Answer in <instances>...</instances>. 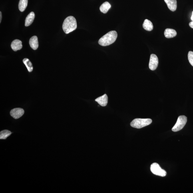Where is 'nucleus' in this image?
Masks as SVG:
<instances>
[{"mask_svg":"<svg viewBox=\"0 0 193 193\" xmlns=\"http://www.w3.org/2000/svg\"><path fill=\"white\" fill-rule=\"evenodd\" d=\"M11 47L14 51H17L21 49L22 48V42L19 39H15L12 42Z\"/></svg>","mask_w":193,"mask_h":193,"instance_id":"obj_8","label":"nucleus"},{"mask_svg":"<svg viewBox=\"0 0 193 193\" xmlns=\"http://www.w3.org/2000/svg\"><path fill=\"white\" fill-rule=\"evenodd\" d=\"M150 170L152 173L156 175L161 177L166 175V171L161 168L159 165L156 163H154L151 165Z\"/></svg>","mask_w":193,"mask_h":193,"instance_id":"obj_5","label":"nucleus"},{"mask_svg":"<svg viewBox=\"0 0 193 193\" xmlns=\"http://www.w3.org/2000/svg\"><path fill=\"white\" fill-rule=\"evenodd\" d=\"M108 96L106 94L98 97L95 100V101L102 106H106L108 103Z\"/></svg>","mask_w":193,"mask_h":193,"instance_id":"obj_9","label":"nucleus"},{"mask_svg":"<svg viewBox=\"0 0 193 193\" xmlns=\"http://www.w3.org/2000/svg\"><path fill=\"white\" fill-rule=\"evenodd\" d=\"M23 62L25 64L28 70V71L31 72L33 71V67L31 61L28 58H25L23 59Z\"/></svg>","mask_w":193,"mask_h":193,"instance_id":"obj_17","label":"nucleus"},{"mask_svg":"<svg viewBox=\"0 0 193 193\" xmlns=\"http://www.w3.org/2000/svg\"><path fill=\"white\" fill-rule=\"evenodd\" d=\"M188 58L189 62L193 67V52L189 51L188 55Z\"/></svg>","mask_w":193,"mask_h":193,"instance_id":"obj_19","label":"nucleus"},{"mask_svg":"<svg viewBox=\"0 0 193 193\" xmlns=\"http://www.w3.org/2000/svg\"><path fill=\"white\" fill-rule=\"evenodd\" d=\"M110 7H111V5L110 3L107 2H106L100 6V10L102 13L105 14L107 12Z\"/></svg>","mask_w":193,"mask_h":193,"instance_id":"obj_15","label":"nucleus"},{"mask_svg":"<svg viewBox=\"0 0 193 193\" xmlns=\"http://www.w3.org/2000/svg\"><path fill=\"white\" fill-rule=\"evenodd\" d=\"M117 37V33L116 31H110L100 38L98 43L103 46H109L114 43Z\"/></svg>","mask_w":193,"mask_h":193,"instance_id":"obj_1","label":"nucleus"},{"mask_svg":"<svg viewBox=\"0 0 193 193\" xmlns=\"http://www.w3.org/2000/svg\"><path fill=\"white\" fill-rule=\"evenodd\" d=\"M189 25L191 28L193 29V21L189 23Z\"/></svg>","mask_w":193,"mask_h":193,"instance_id":"obj_20","label":"nucleus"},{"mask_svg":"<svg viewBox=\"0 0 193 193\" xmlns=\"http://www.w3.org/2000/svg\"><path fill=\"white\" fill-rule=\"evenodd\" d=\"M164 1L171 11L174 12L176 11L177 7L176 0H164Z\"/></svg>","mask_w":193,"mask_h":193,"instance_id":"obj_10","label":"nucleus"},{"mask_svg":"<svg viewBox=\"0 0 193 193\" xmlns=\"http://www.w3.org/2000/svg\"><path fill=\"white\" fill-rule=\"evenodd\" d=\"M29 45L34 50L37 49L39 47V42L38 38L36 36L32 37L29 40Z\"/></svg>","mask_w":193,"mask_h":193,"instance_id":"obj_11","label":"nucleus"},{"mask_svg":"<svg viewBox=\"0 0 193 193\" xmlns=\"http://www.w3.org/2000/svg\"><path fill=\"white\" fill-rule=\"evenodd\" d=\"M187 118L185 116H181L179 117L175 124L172 128L174 132H178L182 130L186 124Z\"/></svg>","mask_w":193,"mask_h":193,"instance_id":"obj_4","label":"nucleus"},{"mask_svg":"<svg viewBox=\"0 0 193 193\" xmlns=\"http://www.w3.org/2000/svg\"><path fill=\"white\" fill-rule=\"evenodd\" d=\"M158 64V59L157 56L154 54L151 55L149 67L152 71H154L157 68Z\"/></svg>","mask_w":193,"mask_h":193,"instance_id":"obj_6","label":"nucleus"},{"mask_svg":"<svg viewBox=\"0 0 193 193\" xmlns=\"http://www.w3.org/2000/svg\"><path fill=\"white\" fill-rule=\"evenodd\" d=\"M12 133L8 130H3L0 132V139L5 140L11 135Z\"/></svg>","mask_w":193,"mask_h":193,"instance_id":"obj_18","label":"nucleus"},{"mask_svg":"<svg viewBox=\"0 0 193 193\" xmlns=\"http://www.w3.org/2000/svg\"><path fill=\"white\" fill-rule=\"evenodd\" d=\"M35 18V14L33 12H31L26 17L25 20V25L26 27H28L31 25L33 22Z\"/></svg>","mask_w":193,"mask_h":193,"instance_id":"obj_13","label":"nucleus"},{"mask_svg":"<svg viewBox=\"0 0 193 193\" xmlns=\"http://www.w3.org/2000/svg\"><path fill=\"white\" fill-rule=\"evenodd\" d=\"M191 19L192 21H193V11L192 12L191 17Z\"/></svg>","mask_w":193,"mask_h":193,"instance_id":"obj_22","label":"nucleus"},{"mask_svg":"<svg viewBox=\"0 0 193 193\" xmlns=\"http://www.w3.org/2000/svg\"><path fill=\"white\" fill-rule=\"evenodd\" d=\"M62 27L66 34L69 33L74 31L77 28V22L75 18L70 16L66 18L63 22Z\"/></svg>","mask_w":193,"mask_h":193,"instance_id":"obj_2","label":"nucleus"},{"mask_svg":"<svg viewBox=\"0 0 193 193\" xmlns=\"http://www.w3.org/2000/svg\"><path fill=\"white\" fill-rule=\"evenodd\" d=\"M2 19V12H0V23L1 22Z\"/></svg>","mask_w":193,"mask_h":193,"instance_id":"obj_21","label":"nucleus"},{"mask_svg":"<svg viewBox=\"0 0 193 193\" xmlns=\"http://www.w3.org/2000/svg\"><path fill=\"white\" fill-rule=\"evenodd\" d=\"M143 27L146 31H151L153 29L154 26L151 22L150 20L146 19L144 20V23L143 24Z\"/></svg>","mask_w":193,"mask_h":193,"instance_id":"obj_14","label":"nucleus"},{"mask_svg":"<svg viewBox=\"0 0 193 193\" xmlns=\"http://www.w3.org/2000/svg\"><path fill=\"white\" fill-rule=\"evenodd\" d=\"M177 32L175 30L170 29H167L165 30L164 35L168 39H170L175 37L177 35Z\"/></svg>","mask_w":193,"mask_h":193,"instance_id":"obj_12","label":"nucleus"},{"mask_svg":"<svg viewBox=\"0 0 193 193\" xmlns=\"http://www.w3.org/2000/svg\"><path fill=\"white\" fill-rule=\"evenodd\" d=\"M152 122V120L150 118H136L132 120L130 125L133 127L139 129L150 125Z\"/></svg>","mask_w":193,"mask_h":193,"instance_id":"obj_3","label":"nucleus"},{"mask_svg":"<svg viewBox=\"0 0 193 193\" xmlns=\"http://www.w3.org/2000/svg\"><path fill=\"white\" fill-rule=\"evenodd\" d=\"M28 0H20L19 7L20 11L23 12L25 11L28 5Z\"/></svg>","mask_w":193,"mask_h":193,"instance_id":"obj_16","label":"nucleus"},{"mask_svg":"<svg viewBox=\"0 0 193 193\" xmlns=\"http://www.w3.org/2000/svg\"><path fill=\"white\" fill-rule=\"evenodd\" d=\"M25 113L23 109L21 108H15L10 112V114L15 119H17L21 117Z\"/></svg>","mask_w":193,"mask_h":193,"instance_id":"obj_7","label":"nucleus"}]
</instances>
